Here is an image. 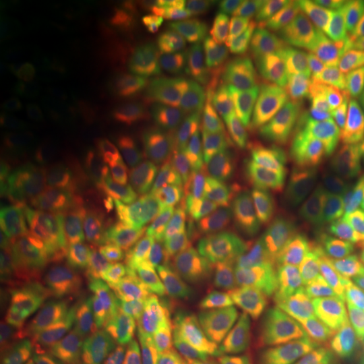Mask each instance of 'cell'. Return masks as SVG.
<instances>
[{
    "instance_id": "1",
    "label": "cell",
    "mask_w": 364,
    "mask_h": 364,
    "mask_svg": "<svg viewBox=\"0 0 364 364\" xmlns=\"http://www.w3.org/2000/svg\"><path fill=\"white\" fill-rule=\"evenodd\" d=\"M287 287L291 311L309 328L338 320L351 293L350 272L320 257L291 262L287 267Z\"/></svg>"
},
{
    "instance_id": "2",
    "label": "cell",
    "mask_w": 364,
    "mask_h": 364,
    "mask_svg": "<svg viewBox=\"0 0 364 364\" xmlns=\"http://www.w3.org/2000/svg\"><path fill=\"white\" fill-rule=\"evenodd\" d=\"M291 195L309 207L359 213L364 197V156H312L299 164Z\"/></svg>"
},
{
    "instance_id": "3",
    "label": "cell",
    "mask_w": 364,
    "mask_h": 364,
    "mask_svg": "<svg viewBox=\"0 0 364 364\" xmlns=\"http://www.w3.org/2000/svg\"><path fill=\"white\" fill-rule=\"evenodd\" d=\"M317 99L306 87H291L274 93L257 124V136L264 149L289 156L316 151L323 144Z\"/></svg>"
},
{
    "instance_id": "4",
    "label": "cell",
    "mask_w": 364,
    "mask_h": 364,
    "mask_svg": "<svg viewBox=\"0 0 364 364\" xmlns=\"http://www.w3.org/2000/svg\"><path fill=\"white\" fill-rule=\"evenodd\" d=\"M302 230L320 258L341 263L355 258L364 245V220L358 215L308 207Z\"/></svg>"
},
{
    "instance_id": "5",
    "label": "cell",
    "mask_w": 364,
    "mask_h": 364,
    "mask_svg": "<svg viewBox=\"0 0 364 364\" xmlns=\"http://www.w3.org/2000/svg\"><path fill=\"white\" fill-rule=\"evenodd\" d=\"M297 161L293 156L264 147H246L235 153L228 165V181L236 192L246 196L267 193L294 176Z\"/></svg>"
},
{
    "instance_id": "6",
    "label": "cell",
    "mask_w": 364,
    "mask_h": 364,
    "mask_svg": "<svg viewBox=\"0 0 364 364\" xmlns=\"http://www.w3.org/2000/svg\"><path fill=\"white\" fill-rule=\"evenodd\" d=\"M224 234L235 245L262 251L294 240L299 236V227L287 209L257 205L234 213L224 224Z\"/></svg>"
},
{
    "instance_id": "7",
    "label": "cell",
    "mask_w": 364,
    "mask_h": 364,
    "mask_svg": "<svg viewBox=\"0 0 364 364\" xmlns=\"http://www.w3.org/2000/svg\"><path fill=\"white\" fill-rule=\"evenodd\" d=\"M11 364H93L92 338L53 326L25 341Z\"/></svg>"
},
{
    "instance_id": "8",
    "label": "cell",
    "mask_w": 364,
    "mask_h": 364,
    "mask_svg": "<svg viewBox=\"0 0 364 364\" xmlns=\"http://www.w3.org/2000/svg\"><path fill=\"white\" fill-rule=\"evenodd\" d=\"M169 332L174 347L186 364H207L219 351V340L195 302L178 299L169 316Z\"/></svg>"
},
{
    "instance_id": "9",
    "label": "cell",
    "mask_w": 364,
    "mask_h": 364,
    "mask_svg": "<svg viewBox=\"0 0 364 364\" xmlns=\"http://www.w3.org/2000/svg\"><path fill=\"white\" fill-rule=\"evenodd\" d=\"M234 290L251 326L262 336L273 333L285 324V306L277 297L269 278L259 270H240L234 277Z\"/></svg>"
},
{
    "instance_id": "10",
    "label": "cell",
    "mask_w": 364,
    "mask_h": 364,
    "mask_svg": "<svg viewBox=\"0 0 364 364\" xmlns=\"http://www.w3.org/2000/svg\"><path fill=\"white\" fill-rule=\"evenodd\" d=\"M314 92L323 108L363 103L364 72L347 60L332 61L316 75Z\"/></svg>"
},
{
    "instance_id": "11",
    "label": "cell",
    "mask_w": 364,
    "mask_h": 364,
    "mask_svg": "<svg viewBox=\"0 0 364 364\" xmlns=\"http://www.w3.org/2000/svg\"><path fill=\"white\" fill-rule=\"evenodd\" d=\"M65 281L66 272L61 266L18 264L9 270L6 285L14 299L30 305H41L55 297Z\"/></svg>"
},
{
    "instance_id": "12",
    "label": "cell",
    "mask_w": 364,
    "mask_h": 364,
    "mask_svg": "<svg viewBox=\"0 0 364 364\" xmlns=\"http://www.w3.org/2000/svg\"><path fill=\"white\" fill-rule=\"evenodd\" d=\"M316 336L301 321H287L260 341V364H309Z\"/></svg>"
},
{
    "instance_id": "13",
    "label": "cell",
    "mask_w": 364,
    "mask_h": 364,
    "mask_svg": "<svg viewBox=\"0 0 364 364\" xmlns=\"http://www.w3.org/2000/svg\"><path fill=\"white\" fill-rule=\"evenodd\" d=\"M269 14L264 6H250L245 15H235L221 34V48L236 55L254 58L267 48Z\"/></svg>"
},
{
    "instance_id": "14",
    "label": "cell",
    "mask_w": 364,
    "mask_h": 364,
    "mask_svg": "<svg viewBox=\"0 0 364 364\" xmlns=\"http://www.w3.org/2000/svg\"><path fill=\"white\" fill-rule=\"evenodd\" d=\"M196 306L219 333L246 318L230 289L213 277H200L192 287Z\"/></svg>"
},
{
    "instance_id": "15",
    "label": "cell",
    "mask_w": 364,
    "mask_h": 364,
    "mask_svg": "<svg viewBox=\"0 0 364 364\" xmlns=\"http://www.w3.org/2000/svg\"><path fill=\"white\" fill-rule=\"evenodd\" d=\"M93 364H154L142 338L124 326H111L92 338Z\"/></svg>"
},
{
    "instance_id": "16",
    "label": "cell",
    "mask_w": 364,
    "mask_h": 364,
    "mask_svg": "<svg viewBox=\"0 0 364 364\" xmlns=\"http://www.w3.org/2000/svg\"><path fill=\"white\" fill-rule=\"evenodd\" d=\"M323 138L346 149L364 146V103L323 108L318 115Z\"/></svg>"
},
{
    "instance_id": "17",
    "label": "cell",
    "mask_w": 364,
    "mask_h": 364,
    "mask_svg": "<svg viewBox=\"0 0 364 364\" xmlns=\"http://www.w3.org/2000/svg\"><path fill=\"white\" fill-rule=\"evenodd\" d=\"M19 138L34 156L50 165H63L72 147L69 132L57 124L28 127L21 131Z\"/></svg>"
},
{
    "instance_id": "18",
    "label": "cell",
    "mask_w": 364,
    "mask_h": 364,
    "mask_svg": "<svg viewBox=\"0 0 364 364\" xmlns=\"http://www.w3.org/2000/svg\"><path fill=\"white\" fill-rule=\"evenodd\" d=\"M308 30L336 39L364 41V18L351 15H326L311 10V3H301L294 14Z\"/></svg>"
},
{
    "instance_id": "19",
    "label": "cell",
    "mask_w": 364,
    "mask_h": 364,
    "mask_svg": "<svg viewBox=\"0 0 364 364\" xmlns=\"http://www.w3.org/2000/svg\"><path fill=\"white\" fill-rule=\"evenodd\" d=\"M309 364H364V358L340 321L335 320L321 335Z\"/></svg>"
},
{
    "instance_id": "20",
    "label": "cell",
    "mask_w": 364,
    "mask_h": 364,
    "mask_svg": "<svg viewBox=\"0 0 364 364\" xmlns=\"http://www.w3.org/2000/svg\"><path fill=\"white\" fill-rule=\"evenodd\" d=\"M78 182L77 170L46 162H39L28 174V183L46 195H72L77 189Z\"/></svg>"
},
{
    "instance_id": "21",
    "label": "cell",
    "mask_w": 364,
    "mask_h": 364,
    "mask_svg": "<svg viewBox=\"0 0 364 364\" xmlns=\"http://www.w3.org/2000/svg\"><path fill=\"white\" fill-rule=\"evenodd\" d=\"M1 251L21 259L46 260L54 254L49 243L14 225H6L0 234Z\"/></svg>"
},
{
    "instance_id": "22",
    "label": "cell",
    "mask_w": 364,
    "mask_h": 364,
    "mask_svg": "<svg viewBox=\"0 0 364 364\" xmlns=\"http://www.w3.org/2000/svg\"><path fill=\"white\" fill-rule=\"evenodd\" d=\"M220 336L223 353L230 363L255 364L257 338L246 318L221 332Z\"/></svg>"
},
{
    "instance_id": "23",
    "label": "cell",
    "mask_w": 364,
    "mask_h": 364,
    "mask_svg": "<svg viewBox=\"0 0 364 364\" xmlns=\"http://www.w3.org/2000/svg\"><path fill=\"white\" fill-rule=\"evenodd\" d=\"M328 37L308 28L291 30L285 34L284 43L299 65L311 66L324 50Z\"/></svg>"
},
{
    "instance_id": "24",
    "label": "cell",
    "mask_w": 364,
    "mask_h": 364,
    "mask_svg": "<svg viewBox=\"0 0 364 364\" xmlns=\"http://www.w3.org/2000/svg\"><path fill=\"white\" fill-rule=\"evenodd\" d=\"M53 227L57 235L70 243H84L88 239L85 224L77 210L69 207L54 209Z\"/></svg>"
},
{
    "instance_id": "25",
    "label": "cell",
    "mask_w": 364,
    "mask_h": 364,
    "mask_svg": "<svg viewBox=\"0 0 364 364\" xmlns=\"http://www.w3.org/2000/svg\"><path fill=\"white\" fill-rule=\"evenodd\" d=\"M340 324L364 358V299L348 297Z\"/></svg>"
},
{
    "instance_id": "26",
    "label": "cell",
    "mask_w": 364,
    "mask_h": 364,
    "mask_svg": "<svg viewBox=\"0 0 364 364\" xmlns=\"http://www.w3.org/2000/svg\"><path fill=\"white\" fill-rule=\"evenodd\" d=\"M70 314L77 326H92L103 314V299L95 291H82L73 299Z\"/></svg>"
},
{
    "instance_id": "27",
    "label": "cell",
    "mask_w": 364,
    "mask_h": 364,
    "mask_svg": "<svg viewBox=\"0 0 364 364\" xmlns=\"http://www.w3.org/2000/svg\"><path fill=\"white\" fill-rule=\"evenodd\" d=\"M3 215L11 223H34L45 216V207L37 196H22L13 200Z\"/></svg>"
},
{
    "instance_id": "28",
    "label": "cell",
    "mask_w": 364,
    "mask_h": 364,
    "mask_svg": "<svg viewBox=\"0 0 364 364\" xmlns=\"http://www.w3.org/2000/svg\"><path fill=\"white\" fill-rule=\"evenodd\" d=\"M311 10L326 15H351L364 18V0H317L311 1Z\"/></svg>"
},
{
    "instance_id": "29",
    "label": "cell",
    "mask_w": 364,
    "mask_h": 364,
    "mask_svg": "<svg viewBox=\"0 0 364 364\" xmlns=\"http://www.w3.org/2000/svg\"><path fill=\"white\" fill-rule=\"evenodd\" d=\"M21 332L10 323L3 321L1 324V348H0V360L1 364H11L16 353L22 347Z\"/></svg>"
},
{
    "instance_id": "30",
    "label": "cell",
    "mask_w": 364,
    "mask_h": 364,
    "mask_svg": "<svg viewBox=\"0 0 364 364\" xmlns=\"http://www.w3.org/2000/svg\"><path fill=\"white\" fill-rule=\"evenodd\" d=\"M350 282H351L350 296L364 299V245L352 263L351 270H350Z\"/></svg>"
},
{
    "instance_id": "31",
    "label": "cell",
    "mask_w": 364,
    "mask_h": 364,
    "mask_svg": "<svg viewBox=\"0 0 364 364\" xmlns=\"http://www.w3.org/2000/svg\"><path fill=\"white\" fill-rule=\"evenodd\" d=\"M338 53L343 60L350 61L364 72V41L346 43L338 48Z\"/></svg>"
},
{
    "instance_id": "32",
    "label": "cell",
    "mask_w": 364,
    "mask_h": 364,
    "mask_svg": "<svg viewBox=\"0 0 364 364\" xmlns=\"http://www.w3.org/2000/svg\"><path fill=\"white\" fill-rule=\"evenodd\" d=\"M99 183L105 191L112 193V195L120 196L124 198H131L134 196V191L130 185L117 177L102 176V177H99Z\"/></svg>"
},
{
    "instance_id": "33",
    "label": "cell",
    "mask_w": 364,
    "mask_h": 364,
    "mask_svg": "<svg viewBox=\"0 0 364 364\" xmlns=\"http://www.w3.org/2000/svg\"><path fill=\"white\" fill-rule=\"evenodd\" d=\"M207 364H232L230 363L227 359H225V356H224V353H221L220 350L218 352H215L213 355H212V358L209 359V362Z\"/></svg>"
},
{
    "instance_id": "34",
    "label": "cell",
    "mask_w": 364,
    "mask_h": 364,
    "mask_svg": "<svg viewBox=\"0 0 364 364\" xmlns=\"http://www.w3.org/2000/svg\"><path fill=\"white\" fill-rule=\"evenodd\" d=\"M358 216H360L362 219L364 220V197L363 201H362V204H360V209H359V213H358Z\"/></svg>"
}]
</instances>
